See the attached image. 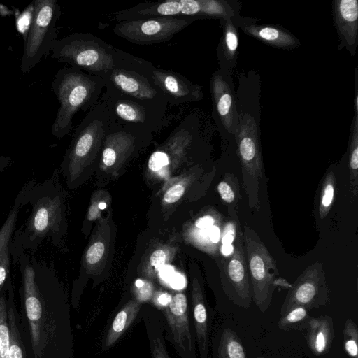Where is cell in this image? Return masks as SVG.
<instances>
[{
  "instance_id": "277c9868",
  "label": "cell",
  "mask_w": 358,
  "mask_h": 358,
  "mask_svg": "<svg viewBox=\"0 0 358 358\" xmlns=\"http://www.w3.org/2000/svg\"><path fill=\"white\" fill-rule=\"evenodd\" d=\"M120 50L90 33H73L58 39L51 57L88 74L102 76L117 67Z\"/></svg>"
},
{
  "instance_id": "9c48e42d",
  "label": "cell",
  "mask_w": 358,
  "mask_h": 358,
  "mask_svg": "<svg viewBox=\"0 0 358 358\" xmlns=\"http://www.w3.org/2000/svg\"><path fill=\"white\" fill-rule=\"evenodd\" d=\"M241 160L243 186L250 208H258L259 189L263 176V162L257 124L250 114L238 119L235 131Z\"/></svg>"
},
{
  "instance_id": "4316f807",
  "label": "cell",
  "mask_w": 358,
  "mask_h": 358,
  "mask_svg": "<svg viewBox=\"0 0 358 358\" xmlns=\"http://www.w3.org/2000/svg\"><path fill=\"white\" fill-rule=\"evenodd\" d=\"M222 48L224 59L227 61L234 60L238 48V33L230 18L225 20Z\"/></svg>"
},
{
  "instance_id": "d6986e66",
  "label": "cell",
  "mask_w": 358,
  "mask_h": 358,
  "mask_svg": "<svg viewBox=\"0 0 358 358\" xmlns=\"http://www.w3.org/2000/svg\"><path fill=\"white\" fill-rule=\"evenodd\" d=\"M333 15L342 44L345 45L352 55H355L358 33V1L335 0Z\"/></svg>"
},
{
  "instance_id": "ab89813d",
  "label": "cell",
  "mask_w": 358,
  "mask_h": 358,
  "mask_svg": "<svg viewBox=\"0 0 358 358\" xmlns=\"http://www.w3.org/2000/svg\"><path fill=\"white\" fill-rule=\"evenodd\" d=\"M208 237L211 243L217 244L221 238L220 229L217 225H213L208 229Z\"/></svg>"
},
{
  "instance_id": "e575fe53",
  "label": "cell",
  "mask_w": 358,
  "mask_h": 358,
  "mask_svg": "<svg viewBox=\"0 0 358 358\" xmlns=\"http://www.w3.org/2000/svg\"><path fill=\"white\" fill-rule=\"evenodd\" d=\"M105 250L104 245L101 242H96L92 245L86 254V260L89 264H96L102 257Z\"/></svg>"
},
{
  "instance_id": "e0dca14e",
  "label": "cell",
  "mask_w": 358,
  "mask_h": 358,
  "mask_svg": "<svg viewBox=\"0 0 358 358\" xmlns=\"http://www.w3.org/2000/svg\"><path fill=\"white\" fill-rule=\"evenodd\" d=\"M150 79L171 105L198 101L203 97L201 87L177 72L154 68Z\"/></svg>"
},
{
  "instance_id": "5bb4252c",
  "label": "cell",
  "mask_w": 358,
  "mask_h": 358,
  "mask_svg": "<svg viewBox=\"0 0 358 358\" xmlns=\"http://www.w3.org/2000/svg\"><path fill=\"white\" fill-rule=\"evenodd\" d=\"M0 358H27L15 294L7 295L6 287L0 294Z\"/></svg>"
},
{
  "instance_id": "d590c367",
  "label": "cell",
  "mask_w": 358,
  "mask_h": 358,
  "mask_svg": "<svg viewBox=\"0 0 358 358\" xmlns=\"http://www.w3.org/2000/svg\"><path fill=\"white\" fill-rule=\"evenodd\" d=\"M185 188L181 185H175L170 187L164 196V200L166 203H172L178 201L183 195Z\"/></svg>"
},
{
  "instance_id": "5b68a950",
  "label": "cell",
  "mask_w": 358,
  "mask_h": 358,
  "mask_svg": "<svg viewBox=\"0 0 358 358\" xmlns=\"http://www.w3.org/2000/svg\"><path fill=\"white\" fill-rule=\"evenodd\" d=\"M243 242L252 289V298L262 312L268 307L276 285H289L278 278L276 263L258 234L245 224Z\"/></svg>"
},
{
  "instance_id": "836d02e7",
  "label": "cell",
  "mask_w": 358,
  "mask_h": 358,
  "mask_svg": "<svg viewBox=\"0 0 358 358\" xmlns=\"http://www.w3.org/2000/svg\"><path fill=\"white\" fill-rule=\"evenodd\" d=\"M217 191L221 199L227 205L234 203L236 199V193L228 182L221 181L217 185Z\"/></svg>"
},
{
  "instance_id": "bcb514c9",
  "label": "cell",
  "mask_w": 358,
  "mask_h": 358,
  "mask_svg": "<svg viewBox=\"0 0 358 358\" xmlns=\"http://www.w3.org/2000/svg\"><path fill=\"white\" fill-rule=\"evenodd\" d=\"M106 203H103V202H101V203H100L99 204V208L100 209H103V208H106Z\"/></svg>"
},
{
  "instance_id": "8fae6325",
  "label": "cell",
  "mask_w": 358,
  "mask_h": 358,
  "mask_svg": "<svg viewBox=\"0 0 358 358\" xmlns=\"http://www.w3.org/2000/svg\"><path fill=\"white\" fill-rule=\"evenodd\" d=\"M196 19L153 17L118 22L113 28L118 36L138 45L165 42Z\"/></svg>"
},
{
  "instance_id": "ac0fdd59",
  "label": "cell",
  "mask_w": 358,
  "mask_h": 358,
  "mask_svg": "<svg viewBox=\"0 0 358 358\" xmlns=\"http://www.w3.org/2000/svg\"><path fill=\"white\" fill-rule=\"evenodd\" d=\"M192 323L200 358H209L213 310L208 306L199 284L194 286L192 303Z\"/></svg>"
},
{
  "instance_id": "7c38bea8",
  "label": "cell",
  "mask_w": 358,
  "mask_h": 358,
  "mask_svg": "<svg viewBox=\"0 0 358 358\" xmlns=\"http://www.w3.org/2000/svg\"><path fill=\"white\" fill-rule=\"evenodd\" d=\"M220 272L223 289L226 294L236 303L248 307L252 298V289L243 242V231L238 225L234 250L231 255L221 262Z\"/></svg>"
},
{
  "instance_id": "ffe728a7",
  "label": "cell",
  "mask_w": 358,
  "mask_h": 358,
  "mask_svg": "<svg viewBox=\"0 0 358 358\" xmlns=\"http://www.w3.org/2000/svg\"><path fill=\"white\" fill-rule=\"evenodd\" d=\"M211 92L222 124L229 132L234 133L238 122L236 103L229 83L219 71L211 78Z\"/></svg>"
},
{
  "instance_id": "4dcf8cb0",
  "label": "cell",
  "mask_w": 358,
  "mask_h": 358,
  "mask_svg": "<svg viewBox=\"0 0 358 358\" xmlns=\"http://www.w3.org/2000/svg\"><path fill=\"white\" fill-rule=\"evenodd\" d=\"M34 13L33 2L30 3L20 15L16 17V27L17 31L23 35L25 40L30 28Z\"/></svg>"
},
{
  "instance_id": "4fadbf2b",
  "label": "cell",
  "mask_w": 358,
  "mask_h": 358,
  "mask_svg": "<svg viewBox=\"0 0 358 358\" xmlns=\"http://www.w3.org/2000/svg\"><path fill=\"white\" fill-rule=\"evenodd\" d=\"M290 288L281 308L283 315L298 306L307 309L324 304L327 297V289L321 264L317 262L310 265Z\"/></svg>"
},
{
  "instance_id": "ba28073f",
  "label": "cell",
  "mask_w": 358,
  "mask_h": 358,
  "mask_svg": "<svg viewBox=\"0 0 358 358\" xmlns=\"http://www.w3.org/2000/svg\"><path fill=\"white\" fill-rule=\"evenodd\" d=\"M229 8L218 0H168L145 2L114 14L117 22L153 17L180 18L222 17L229 19Z\"/></svg>"
},
{
  "instance_id": "7a4b0ae2",
  "label": "cell",
  "mask_w": 358,
  "mask_h": 358,
  "mask_svg": "<svg viewBox=\"0 0 358 358\" xmlns=\"http://www.w3.org/2000/svg\"><path fill=\"white\" fill-rule=\"evenodd\" d=\"M56 171L51 178L36 183L29 191L30 213L26 222L15 231L13 240L31 256L48 241L59 244L62 229V196L56 181Z\"/></svg>"
},
{
  "instance_id": "f546056e",
  "label": "cell",
  "mask_w": 358,
  "mask_h": 358,
  "mask_svg": "<svg viewBox=\"0 0 358 358\" xmlns=\"http://www.w3.org/2000/svg\"><path fill=\"white\" fill-rule=\"evenodd\" d=\"M308 315L307 309L303 306L296 307L283 317L279 321V327L282 329H289L292 326L295 325L304 320Z\"/></svg>"
},
{
  "instance_id": "30bf717a",
  "label": "cell",
  "mask_w": 358,
  "mask_h": 358,
  "mask_svg": "<svg viewBox=\"0 0 358 358\" xmlns=\"http://www.w3.org/2000/svg\"><path fill=\"white\" fill-rule=\"evenodd\" d=\"M164 318V337L170 342L180 358H197L196 340L186 295L177 292L160 305Z\"/></svg>"
},
{
  "instance_id": "7dc6e473",
  "label": "cell",
  "mask_w": 358,
  "mask_h": 358,
  "mask_svg": "<svg viewBox=\"0 0 358 358\" xmlns=\"http://www.w3.org/2000/svg\"><path fill=\"white\" fill-rule=\"evenodd\" d=\"M261 358H264V357H261Z\"/></svg>"
},
{
  "instance_id": "8992f818",
  "label": "cell",
  "mask_w": 358,
  "mask_h": 358,
  "mask_svg": "<svg viewBox=\"0 0 358 358\" xmlns=\"http://www.w3.org/2000/svg\"><path fill=\"white\" fill-rule=\"evenodd\" d=\"M102 103L110 121L121 127L156 131L165 123L168 103L143 101L104 87Z\"/></svg>"
},
{
  "instance_id": "f1b7e54d",
  "label": "cell",
  "mask_w": 358,
  "mask_h": 358,
  "mask_svg": "<svg viewBox=\"0 0 358 358\" xmlns=\"http://www.w3.org/2000/svg\"><path fill=\"white\" fill-rule=\"evenodd\" d=\"M357 326L352 321L348 320L344 329V346L346 352L352 358H357Z\"/></svg>"
},
{
  "instance_id": "60d3db41",
  "label": "cell",
  "mask_w": 358,
  "mask_h": 358,
  "mask_svg": "<svg viewBox=\"0 0 358 358\" xmlns=\"http://www.w3.org/2000/svg\"><path fill=\"white\" fill-rule=\"evenodd\" d=\"M174 274V269L171 266L166 265L159 269V275L164 280L171 279Z\"/></svg>"
},
{
  "instance_id": "83f0119b",
  "label": "cell",
  "mask_w": 358,
  "mask_h": 358,
  "mask_svg": "<svg viewBox=\"0 0 358 358\" xmlns=\"http://www.w3.org/2000/svg\"><path fill=\"white\" fill-rule=\"evenodd\" d=\"M336 179L333 172H329L322 184L319 215L324 218L329 213L334 198Z\"/></svg>"
},
{
  "instance_id": "2e32d148",
  "label": "cell",
  "mask_w": 358,
  "mask_h": 358,
  "mask_svg": "<svg viewBox=\"0 0 358 358\" xmlns=\"http://www.w3.org/2000/svg\"><path fill=\"white\" fill-rule=\"evenodd\" d=\"M34 178H29L18 192L0 229V294L12 280L11 243L20 210L27 204L29 191L36 184Z\"/></svg>"
},
{
  "instance_id": "484cf974",
  "label": "cell",
  "mask_w": 358,
  "mask_h": 358,
  "mask_svg": "<svg viewBox=\"0 0 358 358\" xmlns=\"http://www.w3.org/2000/svg\"><path fill=\"white\" fill-rule=\"evenodd\" d=\"M350 150V187L352 195L358 191V115L355 113Z\"/></svg>"
},
{
  "instance_id": "7bdbcfd3",
  "label": "cell",
  "mask_w": 358,
  "mask_h": 358,
  "mask_svg": "<svg viewBox=\"0 0 358 358\" xmlns=\"http://www.w3.org/2000/svg\"><path fill=\"white\" fill-rule=\"evenodd\" d=\"M220 252L222 256L224 257H229L232 255L234 250V245L233 244L230 245H221L220 246Z\"/></svg>"
},
{
  "instance_id": "3957f363",
  "label": "cell",
  "mask_w": 358,
  "mask_h": 358,
  "mask_svg": "<svg viewBox=\"0 0 358 358\" xmlns=\"http://www.w3.org/2000/svg\"><path fill=\"white\" fill-rule=\"evenodd\" d=\"M51 89L59 103L51 134L61 139L71 131L72 120L77 112L91 108L99 102L104 85L101 76L64 66L55 73Z\"/></svg>"
},
{
  "instance_id": "cb8c5ba5",
  "label": "cell",
  "mask_w": 358,
  "mask_h": 358,
  "mask_svg": "<svg viewBox=\"0 0 358 358\" xmlns=\"http://www.w3.org/2000/svg\"><path fill=\"white\" fill-rule=\"evenodd\" d=\"M333 335L332 322L329 317L312 318L309 321L308 343L313 353L326 352L331 345Z\"/></svg>"
},
{
  "instance_id": "f6af8a7d",
  "label": "cell",
  "mask_w": 358,
  "mask_h": 358,
  "mask_svg": "<svg viewBox=\"0 0 358 358\" xmlns=\"http://www.w3.org/2000/svg\"><path fill=\"white\" fill-rule=\"evenodd\" d=\"M144 284L145 282L141 279L137 280L135 282L136 286L138 288L143 287Z\"/></svg>"
},
{
  "instance_id": "1f68e13d",
  "label": "cell",
  "mask_w": 358,
  "mask_h": 358,
  "mask_svg": "<svg viewBox=\"0 0 358 358\" xmlns=\"http://www.w3.org/2000/svg\"><path fill=\"white\" fill-rule=\"evenodd\" d=\"M170 157L168 152L163 150H155L148 159V168L152 171H158L169 164Z\"/></svg>"
},
{
  "instance_id": "9a60e30c",
  "label": "cell",
  "mask_w": 358,
  "mask_h": 358,
  "mask_svg": "<svg viewBox=\"0 0 358 358\" xmlns=\"http://www.w3.org/2000/svg\"><path fill=\"white\" fill-rule=\"evenodd\" d=\"M101 77L104 87L113 88L126 96L143 101L169 103L150 78L141 73L115 67Z\"/></svg>"
},
{
  "instance_id": "8d00e7d4",
  "label": "cell",
  "mask_w": 358,
  "mask_h": 358,
  "mask_svg": "<svg viewBox=\"0 0 358 358\" xmlns=\"http://www.w3.org/2000/svg\"><path fill=\"white\" fill-rule=\"evenodd\" d=\"M166 259L165 252L161 249L154 251L150 257V264L156 269H160L164 266Z\"/></svg>"
},
{
  "instance_id": "52a82bcc",
  "label": "cell",
  "mask_w": 358,
  "mask_h": 358,
  "mask_svg": "<svg viewBox=\"0 0 358 358\" xmlns=\"http://www.w3.org/2000/svg\"><path fill=\"white\" fill-rule=\"evenodd\" d=\"M33 5V19L24 41L20 62L22 73L29 72L40 62L58 41L56 24L61 15V8L57 1L36 0Z\"/></svg>"
},
{
  "instance_id": "44dd1931",
  "label": "cell",
  "mask_w": 358,
  "mask_h": 358,
  "mask_svg": "<svg viewBox=\"0 0 358 358\" xmlns=\"http://www.w3.org/2000/svg\"><path fill=\"white\" fill-rule=\"evenodd\" d=\"M139 313L145 324L151 358H171L165 343L164 318L160 311L145 307Z\"/></svg>"
},
{
  "instance_id": "b9f144b4",
  "label": "cell",
  "mask_w": 358,
  "mask_h": 358,
  "mask_svg": "<svg viewBox=\"0 0 358 358\" xmlns=\"http://www.w3.org/2000/svg\"><path fill=\"white\" fill-rule=\"evenodd\" d=\"M170 280L172 281L173 287H176V289H180L179 287H180L184 282V278L180 273H174Z\"/></svg>"
},
{
  "instance_id": "f35d334b",
  "label": "cell",
  "mask_w": 358,
  "mask_h": 358,
  "mask_svg": "<svg viewBox=\"0 0 358 358\" xmlns=\"http://www.w3.org/2000/svg\"><path fill=\"white\" fill-rule=\"evenodd\" d=\"M215 219L210 215H206L196 220L195 225L201 229H207L214 225Z\"/></svg>"
},
{
  "instance_id": "ee69618b",
  "label": "cell",
  "mask_w": 358,
  "mask_h": 358,
  "mask_svg": "<svg viewBox=\"0 0 358 358\" xmlns=\"http://www.w3.org/2000/svg\"><path fill=\"white\" fill-rule=\"evenodd\" d=\"M11 163V158L7 156H0V173L6 169Z\"/></svg>"
},
{
  "instance_id": "74e56055",
  "label": "cell",
  "mask_w": 358,
  "mask_h": 358,
  "mask_svg": "<svg viewBox=\"0 0 358 358\" xmlns=\"http://www.w3.org/2000/svg\"><path fill=\"white\" fill-rule=\"evenodd\" d=\"M117 161V156L112 148L105 144L102 152V162L106 166H113Z\"/></svg>"
},
{
  "instance_id": "603a6c76",
  "label": "cell",
  "mask_w": 358,
  "mask_h": 358,
  "mask_svg": "<svg viewBox=\"0 0 358 358\" xmlns=\"http://www.w3.org/2000/svg\"><path fill=\"white\" fill-rule=\"evenodd\" d=\"M141 301L131 300L113 318L102 341V350H106L115 345L133 323L141 308Z\"/></svg>"
},
{
  "instance_id": "6da1fadb",
  "label": "cell",
  "mask_w": 358,
  "mask_h": 358,
  "mask_svg": "<svg viewBox=\"0 0 358 358\" xmlns=\"http://www.w3.org/2000/svg\"><path fill=\"white\" fill-rule=\"evenodd\" d=\"M20 274V317L27 358H73L70 304L52 266L11 243Z\"/></svg>"
},
{
  "instance_id": "d4e9b609",
  "label": "cell",
  "mask_w": 358,
  "mask_h": 358,
  "mask_svg": "<svg viewBox=\"0 0 358 358\" xmlns=\"http://www.w3.org/2000/svg\"><path fill=\"white\" fill-rule=\"evenodd\" d=\"M214 358H245L243 345L231 330L223 331L219 343L215 348Z\"/></svg>"
},
{
  "instance_id": "d6a6232c",
  "label": "cell",
  "mask_w": 358,
  "mask_h": 358,
  "mask_svg": "<svg viewBox=\"0 0 358 358\" xmlns=\"http://www.w3.org/2000/svg\"><path fill=\"white\" fill-rule=\"evenodd\" d=\"M238 224V220H236V222L233 220L227 222L223 228V231L221 233L222 245L233 244L236 239Z\"/></svg>"
},
{
  "instance_id": "7402d4cb",
  "label": "cell",
  "mask_w": 358,
  "mask_h": 358,
  "mask_svg": "<svg viewBox=\"0 0 358 358\" xmlns=\"http://www.w3.org/2000/svg\"><path fill=\"white\" fill-rule=\"evenodd\" d=\"M240 27L248 35L278 48L292 49L299 44L294 35L274 26L243 23Z\"/></svg>"
}]
</instances>
